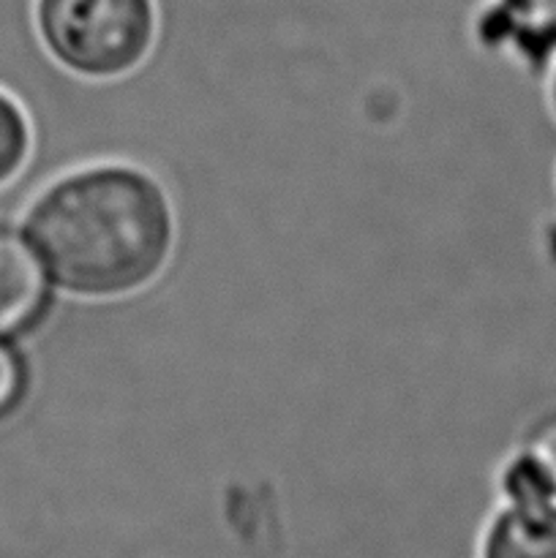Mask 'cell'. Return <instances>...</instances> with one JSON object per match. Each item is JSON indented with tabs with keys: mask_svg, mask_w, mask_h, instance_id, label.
<instances>
[{
	"mask_svg": "<svg viewBox=\"0 0 556 558\" xmlns=\"http://www.w3.org/2000/svg\"><path fill=\"white\" fill-rule=\"evenodd\" d=\"M545 107H548L551 118H554L556 123V58L554 63H551L548 76H545Z\"/></svg>",
	"mask_w": 556,
	"mask_h": 558,
	"instance_id": "ba28073f",
	"label": "cell"
},
{
	"mask_svg": "<svg viewBox=\"0 0 556 558\" xmlns=\"http://www.w3.org/2000/svg\"><path fill=\"white\" fill-rule=\"evenodd\" d=\"M534 469L545 477V483L556 490V407H545L523 425L521 436L512 445Z\"/></svg>",
	"mask_w": 556,
	"mask_h": 558,
	"instance_id": "52a82bcc",
	"label": "cell"
},
{
	"mask_svg": "<svg viewBox=\"0 0 556 558\" xmlns=\"http://www.w3.org/2000/svg\"><path fill=\"white\" fill-rule=\"evenodd\" d=\"M480 558H556V501L496 505L480 534Z\"/></svg>",
	"mask_w": 556,
	"mask_h": 558,
	"instance_id": "277c9868",
	"label": "cell"
},
{
	"mask_svg": "<svg viewBox=\"0 0 556 558\" xmlns=\"http://www.w3.org/2000/svg\"><path fill=\"white\" fill-rule=\"evenodd\" d=\"M60 298L123 303L164 278L180 245L172 194L125 158L76 163L36 191L20 218Z\"/></svg>",
	"mask_w": 556,
	"mask_h": 558,
	"instance_id": "6da1fadb",
	"label": "cell"
},
{
	"mask_svg": "<svg viewBox=\"0 0 556 558\" xmlns=\"http://www.w3.org/2000/svg\"><path fill=\"white\" fill-rule=\"evenodd\" d=\"M36 147L31 112L0 87V189L14 183L27 169Z\"/></svg>",
	"mask_w": 556,
	"mask_h": 558,
	"instance_id": "5b68a950",
	"label": "cell"
},
{
	"mask_svg": "<svg viewBox=\"0 0 556 558\" xmlns=\"http://www.w3.org/2000/svg\"><path fill=\"white\" fill-rule=\"evenodd\" d=\"M58 289L20 221H0V338L31 341L58 308Z\"/></svg>",
	"mask_w": 556,
	"mask_h": 558,
	"instance_id": "3957f363",
	"label": "cell"
},
{
	"mask_svg": "<svg viewBox=\"0 0 556 558\" xmlns=\"http://www.w3.org/2000/svg\"><path fill=\"white\" fill-rule=\"evenodd\" d=\"M33 363L25 343L0 338V425L27 407L33 392Z\"/></svg>",
	"mask_w": 556,
	"mask_h": 558,
	"instance_id": "8992f818",
	"label": "cell"
},
{
	"mask_svg": "<svg viewBox=\"0 0 556 558\" xmlns=\"http://www.w3.org/2000/svg\"><path fill=\"white\" fill-rule=\"evenodd\" d=\"M33 31L63 74L112 85L136 74L156 52V0H33Z\"/></svg>",
	"mask_w": 556,
	"mask_h": 558,
	"instance_id": "7a4b0ae2",
	"label": "cell"
}]
</instances>
